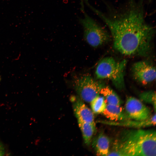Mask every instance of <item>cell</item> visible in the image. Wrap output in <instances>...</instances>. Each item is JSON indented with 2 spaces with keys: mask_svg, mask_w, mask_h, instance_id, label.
<instances>
[{
  "mask_svg": "<svg viewBox=\"0 0 156 156\" xmlns=\"http://www.w3.org/2000/svg\"><path fill=\"white\" fill-rule=\"evenodd\" d=\"M140 98L142 101L151 104L156 112V93L153 91H149L142 92L139 95Z\"/></svg>",
  "mask_w": 156,
  "mask_h": 156,
  "instance_id": "cell-15",
  "label": "cell"
},
{
  "mask_svg": "<svg viewBox=\"0 0 156 156\" xmlns=\"http://www.w3.org/2000/svg\"><path fill=\"white\" fill-rule=\"evenodd\" d=\"M100 94L104 97L107 104L120 105L122 103L119 96L109 86H104L101 89Z\"/></svg>",
  "mask_w": 156,
  "mask_h": 156,
  "instance_id": "cell-13",
  "label": "cell"
},
{
  "mask_svg": "<svg viewBox=\"0 0 156 156\" xmlns=\"http://www.w3.org/2000/svg\"><path fill=\"white\" fill-rule=\"evenodd\" d=\"M80 10L83 17L79 18L82 25L85 40L90 46L97 47L109 41L111 38L110 33L86 12L83 0H81Z\"/></svg>",
  "mask_w": 156,
  "mask_h": 156,
  "instance_id": "cell-3",
  "label": "cell"
},
{
  "mask_svg": "<svg viewBox=\"0 0 156 156\" xmlns=\"http://www.w3.org/2000/svg\"><path fill=\"white\" fill-rule=\"evenodd\" d=\"M92 111L95 114L102 113L107 104L105 98L100 94L95 97L90 102Z\"/></svg>",
  "mask_w": 156,
  "mask_h": 156,
  "instance_id": "cell-14",
  "label": "cell"
},
{
  "mask_svg": "<svg viewBox=\"0 0 156 156\" xmlns=\"http://www.w3.org/2000/svg\"><path fill=\"white\" fill-rule=\"evenodd\" d=\"M103 85L94 80L89 75H84L77 79L75 82V89L82 100L90 102L100 94Z\"/></svg>",
  "mask_w": 156,
  "mask_h": 156,
  "instance_id": "cell-5",
  "label": "cell"
},
{
  "mask_svg": "<svg viewBox=\"0 0 156 156\" xmlns=\"http://www.w3.org/2000/svg\"><path fill=\"white\" fill-rule=\"evenodd\" d=\"M145 0H127L119 8L106 1V11L94 8L92 11L107 26L114 48L128 55H145L149 51L155 28L145 19Z\"/></svg>",
  "mask_w": 156,
  "mask_h": 156,
  "instance_id": "cell-1",
  "label": "cell"
},
{
  "mask_svg": "<svg viewBox=\"0 0 156 156\" xmlns=\"http://www.w3.org/2000/svg\"><path fill=\"white\" fill-rule=\"evenodd\" d=\"M102 114L112 121H118L130 119L125 109L120 105L107 103Z\"/></svg>",
  "mask_w": 156,
  "mask_h": 156,
  "instance_id": "cell-10",
  "label": "cell"
},
{
  "mask_svg": "<svg viewBox=\"0 0 156 156\" xmlns=\"http://www.w3.org/2000/svg\"><path fill=\"white\" fill-rule=\"evenodd\" d=\"M154 130L124 129L117 136L108 156H156Z\"/></svg>",
  "mask_w": 156,
  "mask_h": 156,
  "instance_id": "cell-2",
  "label": "cell"
},
{
  "mask_svg": "<svg viewBox=\"0 0 156 156\" xmlns=\"http://www.w3.org/2000/svg\"><path fill=\"white\" fill-rule=\"evenodd\" d=\"M132 70L134 79L142 84L146 85L156 79L155 68L148 62L141 61L135 63Z\"/></svg>",
  "mask_w": 156,
  "mask_h": 156,
  "instance_id": "cell-7",
  "label": "cell"
},
{
  "mask_svg": "<svg viewBox=\"0 0 156 156\" xmlns=\"http://www.w3.org/2000/svg\"><path fill=\"white\" fill-rule=\"evenodd\" d=\"M79 127L81 131L84 142L89 145L96 130L95 123H90L77 120Z\"/></svg>",
  "mask_w": 156,
  "mask_h": 156,
  "instance_id": "cell-12",
  "label": "cell"
},
{
  "mask_svg": "<svg viewBox=\"0 0 156 156\" xmlns=\"http://www.w3.org/2000/svg\"><path fill=\"white\" fill-rule=\"evenodd\" d=\"M0 80H1V78L0 77Z\"/></svg>",
  "mask_w": 156,
  "mask_h": 156,
  "instance_id": "cell-18",
  "label": "cell"
},
{
  "mask_svg": "<svg viewBox=\"0 0 156 156\" xmlns=\"http://www.w3.org/2000/svg\"><path fill=\"white\" fill-rule=\"evenodd\" d=\"M126 64L125 60L117 62L112 57L104 58L96 67V77L100 79H109L117 88L123 89L125 87L124 71Z\"/></svg>",
  "mask_w": 156,
  "mask_h": 156,
  "instance_id": "cell-4",
  "label": "cell"
},
{
  "mask_svg": "<svg viewBox=\"0 0 156 156\" xmlns=\"http://www.w3.org/2000/svg\"><path fill=\"white\" fill-rule=\"evenodd\" d=\"M110 140L103 133H100L93 141L92 145L96 154L108 156L110 151Z\"/></svg>",
  "mask_w": 156,
  "mask_h": 156,
  "instance_id": "cell-11",
  "label": "cell"
},
{
  "mask_svg": "<svg viewBox=\"0 0 156 156\" xmlns=\"http://www.w3.org/2000/svg\"><path fill=\"white\" fill-rule=\"evenodd\" d=\"M125 111L130 119L144 120L151 116V111L140 100L133 97L127 98L125 104Z\"/></svg>",
  "mask_w": 156,
  "mask_h": 156,
  "instance_id": "cell-6",
  "label": "cell"
},
{
  "mask_svg": "<svg viewBox=\"0 0 156 156\" xmlns=\"http://www.w3.org/2000/svg\"><path fill=\"white\" fill-rule=\"evenodd\" d=\"M152 0H148V3H150V2H151V1H152Z\"/></svg>",
  "mask_w": 156,
  "mask_h": 156,
  "instance_id": "cell-17",
  "label": "cell"
},
{
  "mask_svg": "<svg viewBox=\"0 0 156 156\" xmlns=\"http://www.w3.org/2000/svg\"><path fill=\"white\" fill-rule=\"evenodd\" d=\"M99 122L102 124L108 125L122 126L136 128H141L155 126L156 124V114L151 116L147 119L138 120L128 119L124 120L114 121L106 120H101Z\"/></svg>",
  "mask_w": 156,
  "mask_h": 156,
  "instance_id": "cell-8",
  "label": "cell"
},
{
  "mask_svg": "<svg viewBox=\"0 0 156 156\" xmlns=\"http://www.w3.org/2000/svg\"><path fill=\"white\" fill-rule=\"evenodd\" d=\"M5 153V150L3 144L0 142V156H3Z\"/></svg>",
  "mask_w": 156,
  "mask_h": 156,
  "instance_id": "cell-16",
  "label": "cell"
},
{
  "mask_svg": "<svg viewBox=\"0 0 156 156\" xmlns=\"http://www.w3.org/2000/svg\"><path fill=\"white\" fill-rule=\"evenodd\" d=\"M73 108L77 120L95 123L94 113L83 103L78 99L73 104Z\"/></svg>",
  "mask_w": 156,
  "mask_h": 156,
  "instance_id": "cell-9",
  "label": "cell"
}]
</instances>
